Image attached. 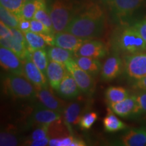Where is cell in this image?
Instances as JSON below:
<instances>
[{
	"instance_id": "6da1fadb",
	"label": "cell",
	"mask_w": 146,
	"mask_h": 146,
	"mask_svg": "<svg viewBox=\"0 0 146 146\" xmlns=\"http://www.w3.org/2000/svg\"><path fill=\"white\" fill-rule=\"evenodd\" d=\"M105 28L103 10L98 5L91 4L76 13L66 31L83 39H93L101 36Z\"/></svg>"
},
{
	"instance_id": "7a4b0ae2",
	"label": "cell",
	"mask_w": 146,
	"mask_h": 146,
	"mask_svg": "<svg viewBox=\"0 0 146 146\" xmlns=\"http://www.w3.org/2000/svg\"><path fill=\"white\" fill-rule=\"evenodd\" d=\"M111 45L116 52L125 55L146 51V42L133 25L116 29L111 39Z\"/></svg>"
},
{
	"instance_id": "3957f363",
	"label": "cell",
	"mask_w": 146,
	"mask_h": 146,
	"mask_svg": "<svg viewBox=\"0 0 146 146\" xmlns=\"http://www.w3.org/2000/svg\"><path fill=\"white\" fill-rule=\"evenodd\" d=\"M5 94L14 99L32 100L36 98V89L25 76L10 73L3 78Z\"/></svg>"
},
{
	"instance_id": "277c9868",
	"label": "cell",
	"mask_w": 146,
	"mask_h": 146,
	"mask_svg": "<svg viewBox=\"0 0 146 146\" xmlns=\"http://www.w3.org/2000/svg\"><path fill=\"white\" fill-rule=\"evenodd\" d=\"M76 13L72 0H54L51 4L50 14L55 33L66 31Z\"/></svg>"
},
{
	"instance_id": "5b68a950",
	"label": "cell",
	"mask_w": 146,
	"mask_h": 146,
	"mask_svg": "<svg viewBox=\"0 0 146 146\" xmlns=\"http://www.w3.org/2000/svg\"><path fill=\"white\" fill-rule=\"evenodd\" d=\"M124 70L128 77L138 80L146 76V52L125 55Z\"/></svg>"
},
{
	"instance_id": "8992f818",
	"label": "cell",
	"mask_w": 146,
	"mask_h": 146,
	"mask_svg": "<svg viewBox=\"0 0 146 146\" xmlns=\"http://www.w3.org/2000/svg\"><path fill=\"white\" fill-rule=\"evenodd\" d=\"M67 70L75 80L81 91L87 96H91L96 89V82L94 76L78 66L74 58L65 64Z\"/></svg>"
},
{
	"instance_id": "52a82bcc",
	"label": "cell",
	"mask_w": 146,
	"mask_h": 146,
	"mask_svg": "<svg viewBox=\"0 0 146 146\" xmlns=\"http://www.w3.org/2000/svg\"><path fill=\"white\" fill-rule=\"evenodd\" d=\"M11 32L10 36L0 39L1 46L12 50L23 61L29 54L25 34L18 29H11Z\"/></svg>"
},
{
	"instance_id": "ba28073f",
	"label": "cell",
	"mask_w": 146,
	"mask_h": 146,
	"mask_svg": "<svg viewBox=\"0 0 146 146\" xmlns=\"http://www.w3.org/2000/svg\"><path fill=\"white\" fill-rule=\"evenodd\" d=\"M145 0H111V13L116 21L123 22L143 4Z\"/></svg>"
},
{
	"instance_id": "9c48e42d",
	"label": "cell",
	"mask_w": 146,
	"mask_h": 146,
	"mask_svg": "<svg viewBox=\"0 0 146 146\" xmlns=\"http://www.w3.org/2000/svg\"><path fill=\"white\" fill-rule=\"evenodd\" d=\"M0 63L1 67L8 72L24 76L23 61L10 49L1 46Z\"/></svg>"
},
{
	"instance_id": "30bf717a",
	"label": "cell",
	"mask_w": 146,
	"mask_h": 146,
	"mask_svg": "<svg viewBox=\"0 0 146 146\" xmlns=\"http://www.w3.org/2000/svg\"><path fill=\"white\" fill-rule=\"evenodd\" d=\"M108 48L102 41L87 39L74 54V56H85L102 59L108 54Z\"/></svg>"
},
{
	"instance_id": "8fae6325",
	"label": "cell",
	"mask_w": 146,
	"mask_h": 146,
	"mask_svg": "<svg viewBox=\"0 0 146 146\" xmlns=\"http://www.w3.org/2000/svg\"><path fill=\"white\" fill-rule=\"evenodd\" d=\"M61 113L47 108L40 104L36 106L30 116V125H50L62 119Z\"/></svg>"
},
{
	"instance_id": "7c38bea8",
	"label": "cell",
	"mask_w": 146,
	"mask_h": 146,
	"mask_svg": "<svg viewBox=\"0 0 146 146\" xmlns=\"http://www.w3.org/2000/svg\"><path fill=\"white\" fill-rule=\"evenodd\" d=\"M24 64V76L26 77L36 89L47 87V78L45 74L27 56Z\"/></svg>"
},
{
	"instance_id": "4fadbf2b",
	"label": "cell",
	"mask_w": 146,
	"mask_h": 146,
	"mask_svg": "<svg viewBox=\"0 0 146 146\" xmlns=\"http://www.w3.org/2000/svg\"><path fill=\"white\" fill-rule=\"evenodd\" d=\"M89 104L84 100H76L68 104L63 112L65 123L68 127L79 123L82 116L85 114Z\"/></svg>"
},
{
	"instance_id": "5bb4252c",
	"label": "cell",
	"mask_w": 146,
	"mask_h": 146,
	"mask_svg": "<svg viewBox=\"0 0 146 146\" xmlns=\"http://www.w3.org/2000/svg\"><path fill=\"white\" fill-rule=\"evenodd\" d=\"M36 98L44 107L60 113L64 112L67 105L64 101L55 96L47 87L36 89Z\"/></svg>"
},
{
	"instance_id": "9a60e30c",
	"label": "cell",
	"mask_w": 146,
	"mask_h": 146,
	"mask_svg": "<svg viewBox=\"0 0 146 146\" xmlns=\"http://www.w3.org/2000/svg\"><path fill=\"white\" fill-rule=\"evenodd\" d=\"M24 34H25L29 52H34L40 49H44L47 45L48 46L55 45V34H39L31 31Z\"/></svg>"
},
{
	"instance_id": "2e32d148",
	"label": "cell",
	"mask_w": 146,
	"mask_h": 146,
	"mask_svg": "<svg viewBox=\"0 0 146 146\" xmlns=\"http://www.w3.org/2000/svg\"><path fill=\"white\" fill-rule=\"evenodd\" d=\"M124 69L123 60L118 55L109 57L102 66L101 76L105 81H110L118 77Z\"/></svg>"
},
{
	"instance_id": "e0dca14e",
	"label": "cell",
	"mask_w": 146,
	"mask_h": 146,
	"mask_svg": "<svg viewBox=\"0 0 146 146\" xmlns=\"http://www.w3.org/2000/svg\"><path fill=\"white\" fill-rule=\"evenodd\" d=\"M88 39L78 37L70 33L64 31L56 33L54 41L56 46L62 47L75 54L82 44Z\"/></svg>"
},
{
	"instance_id": "ac0fdd59",
	"label": "cell",
	"mask_w": 146,
	"mask_h": 146,
	"mask_svg": "<svg viewBox=\"0 0 146 146\" xmlns=\"http://www.w3.org/2000/svg\"><path fill=\"white\" fill-rule=\"evenodd\" d=\"M57 92L59 96L64 100H72L81 94L82 92L75 80L68 72L66 73L60 83Z\"/></svg>"
},
{
	"instance_id": "d6986e66",
	"label": "cell",
	"mask_w": 146,
	"mask_h": 146,
	"mask_svg": "<svg viewBox=\"0 0 146 146\" xmlns=\"http://www.w3.org/2000/svg\"><path fill=\"white\" fill-rule=\"evenodd\" d=\"M68 72L65 65L50 60L47 68L46 76L49 85L54 90H58L61 81Z\"/></svg>"
},
{
	"instance_id": "ffe728a7",
	"label": "cell",
	"mask_w": 146,
	"mask_h": 146,
	"mask_svg": "<svg viewBox=\"0 0 146 146\" xmlns=\"http://www.w3.org/2000/svg\"><path fill=\"white\" fill-rule=\"evenodd\" d=\"M109 108L115 114L120 117H128L137 115V105L135 95L129 96L123 101L108 104Z\"/></svg>"
},
{
	"instance_id": "44dd1931",
	"label": "cell",
	"mask_w": 146,
	"mask_h": 146,
	"mask_svg": "<svg viewBox=\"0 0 146 146\" xmlns=\"http://www.w3.org/2000/svg\"><path fill=\"white\" fill-rule=\"evenodd\" d=\"M122 145L125 146H143L146 145V129H134L120 137Z\"/></svg>"
},
{
	"instance_id": "7402d4cb",
	"label": "cell",
	"mask_w": 146,
	"mask_h": 146,
	"mask_svg": "<svg viewBox=\"0 0 146 146\" xmlns=\"http://www.w3.org/2000/svg\"><path fill=\"white\" fill-rule=\"evenodd\" d=\"M74 59L80 68L94 76L101 72L102 66L98 59L85 56H76Z\"/></svg>"
},
{
	"instance_id": "603a6c76",
	"label": "cell",
	"mask_w": 146,
	"mask_h": 146,
	"mask_svg": "<svg viewBox=\"0 0 146 146\" xmlns=\"http://www.w3.org/2000/svg\"><path fill=\"white\" fill-rule=\"evenodd\" d=\"M110 108H108L107 114L103 120L104 130L108 133H114L127 128V125L120 120Z\"/></svg>"
},
{
	"instance_id": "cb8c5ba5",
	"label": "cell",
	"mask_w": 146,
	"mask_h": 146,
	"mask_svg": "<svg viewBox=\"0 0 146 146\" xmlns=\"http://www.w3.org/2000/svg\"><path fill=\"white\" fill-rule=\"evenodd\" d=\"M47 52L50 60L62 64H65L68 60L74 58L73 56H74V54L73 52L56 45L50 46Z\"/></svg>"
},
{
	"instance_id": "d4e9b609",
	"label": "cell",
	"mask_w": 146,
	"mask_h": 146,
	"mask_svg": "<svg viewBox=\"0 0 146 146\" xmlns=\"http://www.w3.org/2000/svg\"><path fill=\"white\" fill-rule=\"evenodd\" d=\"M46 5L45 0H30L25 1L20 12V18L31 21L36 12L43 5Z\"/></svg>"
},
{
	"instance_id": "484cf974",
	"label": "cell",
	"mask_w": 146,
	"mask_h": 146,
	"mask_svg": "<svg viewBox=\"0 0 146 146\" xmlns=\"http://www.w3.org/2000/svg\"><path fill=\"white\" fill-rule=\"evenodd\" d=\"M129 96V91L122 87L110 86L105 91V98L108 104L121 102Z\"/></svg>"
},
{
	"instance_id": "4316f807",
	"label": "cell",
	"mask_w": 146,
	"mask_h": 146,
	"mask_svg": "<svg viewBox=\"0 0 146 146\" xmlns=\"http://www.w3.org/2000/svg\"><path fill=\"white\" fill-rule=\"evenodd\" d=\"M29 56L35 64L46 75L47 68L50 62V59L45 48L29 52Z\"/></svg>"
},
{
	"instance_id": "83f0119b",
	"label": "cell",
	"mask_w": 146,
	"mask_h": 146,
	"mask_svg": "<svg viewBox=\"0 0 146 146\" xmlns=\"http://www.w3.org/2000/svg\"><path fill=\"white\" fill-rule=\"evenodd\" d=\"M0 18L1 22L4 23L9 28H18L20 18L14 12L4 8L3 5L0 6Z\"/></svg>"
},
{
	"instance_id": "f1b7e54d",
	"label": "cell",
	"mask_w": 146,
	"mask_h": 146,
	"mask_svg": "<svg viewBox=\"0 0 146 146\" xmlns=\"http://www.w3.org/2000/svg\"><path fill=\"white\" fill-rule=\"evenodd\" d=\"M33 19H36L37 21H41L42 23L44 24L45 26L50 31H52L55 34L52 18H51L50 14V10L47 9L46 5L42 6L41 8H40L39 10L36 11L34 16Z\"/></svg>"
},
{
	"instance_id": "f546056e",
	"label": "cell",
	"mask_w": 146,
	"mask_h": 146,
	"mask_svg": "<svg viewBox=\"0 0 146 146\" xmlns=\"http://www.w3.org/2000/svg\"><path fill=\"white\" fill-rule=\"evenodd\" d=\"M18 144V139L14 131H1L0 134V145L13 146Z\"/></svg>"
},
{
	"instance_id": "4dcf8cb0",
	"label": "cell",
	"mask_w": 146,
	"mask_h": 146,
	"mask_svg": "<svg viewBox=\"0 0 146 146\" xmlns=\"http://www.w3.org/2000/svg\"><path fill=\"white\" fill-rule=\"evenodd\" d=\"M98 118V115L96 112H85L81 118L78 125L82 130H89L92 127Z\"/></svg>"
},
{
	"instance_id": "1f68e13d",
	"label": "cell",
	"mask_w": 146,
	"mask_h": 146,
	"mask_svg": "<svg viewBox=\"0 0 146 146\" xmlns=\"http://www.w3.org/2000/svg\"><path fill=\"white\" fill-rule=\"evenodd\" d=\"M1 5L14 12L19 17L22 7L25 3L24 0H0ZM20 18V17H19Z\"/></svg>"
},
{
	"instance_id": "d6a6232c",
	"label": "cell",
	"mask_w": 146,
	"mask_h": 146,
	"mask_svg": "<svg viewBox=\"0 0 146 146\" xmlns=\"http://www.w3.org/2000/svg\"><path fill=\"white\" fill-rule=\"evenodd\" d=\"M137 111V115L146 114V91H140L135 94Z\"/></svg>"
},
{
	"instance_id": "836d02e7",
	"label": "cell",
	"mask_w": 146,
	"mask_h": 146,
	"mask_svg": "<svg viewBox=\"0 0 146 146\" xmlns=\"http://www.w3.org/2000/svg\"><path fill=\"white\" fill-rule=\"evenodd\" d=\"M49 137V125H41L33 131L27 139L41 140Z\"/></svg>"
},
{
	"instance_id": "e575fe53",
	"label": "cell",
	"mask_w": 146,
	"mask_h": 146,
	"mask_svg": "<svg viewBox=\"0 0 146 146\" xmlns=\"http://www.w3.org/2000/svg\"><path fill=\"white\" fill-rule=\"evenodd\" d=\"M74 137L72 135H66L61 137H54L50 139L49 145L52 146H71Z\"/></svg>"
},
{
	"instance_id": "d590c367",
	"label": "cell",
	"mask_w": 146,
	"mask_h": 146,
	"mask_svg": "<svg viewBox=\"0 0 146 146\" xmlns=\"http://www.w3.org/2000/svg\"><path fill=\"white\" fill-rule=\"evenodd\" d=\"M31 31L39 34H53L54 33L50 31L43 23L36 19L31 21Z\"/></svg>"
},
{
	"instance_id": "8d00e7d4",
	"label": "cell",
	"mask_w": 146,
	"mask_h": 146,
	"mask_svg": "<svg viewBox=\"0 0 146 146\" xmlns=\"http://www.w3.org/2000/svg\"><path fill=\"white\" fill-rule=\"evenodd\" d=\"M133 26L137 29L144 41L146 42V17L141 21L137 22L133 25Z\"/></svg>"
},
{
	"instance_id": "74e56055",
	"label": "cell",
	"mask_w": 146,
	"mask_h": 146,
	"mask_svg": "<svg viewBox=\"0 0 146 146\" xmlns=\"http://www.w3.org/2000/svg\"><path fill=\"white\" fill-rule=\"evenodd\" d=\"M50 137H47L41 140H30L27 139L25 142V145H32V146H45L49 145L50 142Z\"/></svg>"
},
{
	"instance_id": "f35d334b",
	"label": "cell",
	"mask_w": 146,
	"mask_h": 146,
	"mask_svg": "<svg viewBox=\"0 0 146 146\" xmlns=\"http://www.w3.org/2000/svg\"><path fill=\"white\" fill-rule=\"evenodd\" d=\"M18 29L23 33L30 31L31 30V21L24 19V18H20L19 25H18Z\"/></svg>"
},
{
	"instance_id": "ab89813d",
	"label": "cell",
	"mask_w": 146,
	"mask_h": 146,
	"mask_svg": "<svg viewBox=\"0 0 146 146\" xmlns=\"http://www.w3.org/2000/svg\"><path fill=\"white\" fill-rule=\"evenodd\" d=\"M133 87L139 91H146V76L140 79L136 80L133 83Z\"/></svg>"
},
{
	"instance_id": "60d3db41",
	"label": "cell",
	"mask_w": 146,
	"mask_h": 146,
	"mask_svg": "<svg viewBox=\"0 0 146 146\" xmlns=\"http://www.w3.org/2000/svg\"><path fill=\"white\" fill-rule=\"evenodd\" d=\"M11 33H12L11 29L7 27L2 22H1L0 23V39L7 37L10 36Z\"/></svg>"
},
{
	"instance_id": "b9f144b4",
	"label": "cell",
	"mask_w": 146,
	"mask_h": 146,
	"mask_svg": "<svg viewBox=\"0 0 146 146\" xmlns=\"http://www.w3.org/2000/svg\"><path fill=\"white\" fill-rule=\"evenodd\" d=\"M86 145L85 141L80 138H74L71 146H84Z\"/></svg>"
},
{
	"instance_id": "7bdbcfd3",
	"label": "cell",
	"mask_w": 146,
	"mask_h": 146,
	"mask_svg": "<svg viewBox=\"0 0 146 146\" xmlns=\"http://www.w3.org/2000/svg\"><path fill=\"white\" fill-rule=\"evenodd\" d=\"M104 1H106V2H110V1L111 0H104Z\"/></svg>"
},
{
	"instance_id": "ee69618b",
	"label": "cell",
	"mask_w": 146,
	"mask_h": 146,
	"mask_svg": "<svg viewBox=\"0 0 146 146\" xmlns=\"http://www.w3.org/2000/svg\"><path fill=\"white\" fill-rule=\"evenodd\" d=\"M24 1H25H25H30V0H24Z\"/></svg>"
},
{
	"instance_id": "f6af8a7d",
	"label": "cell",
	"mask_w": 146,
	"mask_h": 146,
	"mask_svg": "<svg viewBox=\"0 0 146 146\" xmlns=\"http://www.w3.org/2000/svg\"><path fill=\"white\" fill-rule=\"evenodd\" d=\"M145 129H146V127H145Z\"/></svg>"
}]
</instances>
